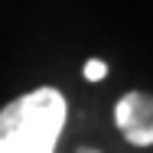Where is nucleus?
<instances>
[{
  "mask_svg": "<svg viewBox=\"0 0 153 153\" xmlns=\"http://www.w3.org/2000/svg\"><path fill=\"white\" fill-rule=\"evenodd\" d=\"M68 121V101L59 88H33L0 108V137L3 134H36L59 143Z\"/></svg>",
  "mask_w": 153,
  "mask_h": 153,
  "instance_id": "f257e3e1",
  "label": "nucleus"
},
{
  "mask_svg": "<svg viewBox=\"0 0 153 153\" xmlns=\"http://www.w3.org/2000/svg\"><path fill=\"white\" fill-rule=\"evenodd\" d=\"M78 153H98V150H91V147H82V150H78Z\"/></svg>",
  "mask_w": 153,
  "mask_h": 153,
  "instance_id": "39448f33",
  "label": "nucleus"
},
{
  "mask_svg": "<svg viewBox=\"0 0 153 153\" xmlns=\"http://www.w3.org/2000/svg\"><path fill=\"white\" fill-rule=\"evenodd\" d=\"M114 124L121 137L134 147H150L153 143V101L143 91H127L114 104Z\"/></svg>",
  "mask_w": 153,
  "mask_h": 153,
  "instance_id": "f03ea898",
  "label": "nucleus"
},
{
  "mask_svg": "<svg viewBox=\"0 0 153 153\" xmlns=\"http://www.w3.org/2000/svg\"><path fill=\"white\" fill-rule=\"evenodd\" d=\"M104 75H108V65H104L101 59H91V62H85V78H88V82H101Z\"/></svg>",
  "mask_w": 153,
  "mask_h": 153,
  "instance_id": "20e7f679",
  "label": "nucleus"
},
{
  "mask_svg": "<svg viewBox=\"0 0 153 153\" xmlns=\"http://www.w3.org/2000/svg\"><path fill=\"white\" fill-rule=\"evenodd\" d=\"M0 153H56V140H46L36 134H3Z\"/></svg>",
  "mask_w": 153,
  "mask_h": 153,
  "instance_id": "7ed1b4c3",
  "label": "nucleus"
}]
</instances>
